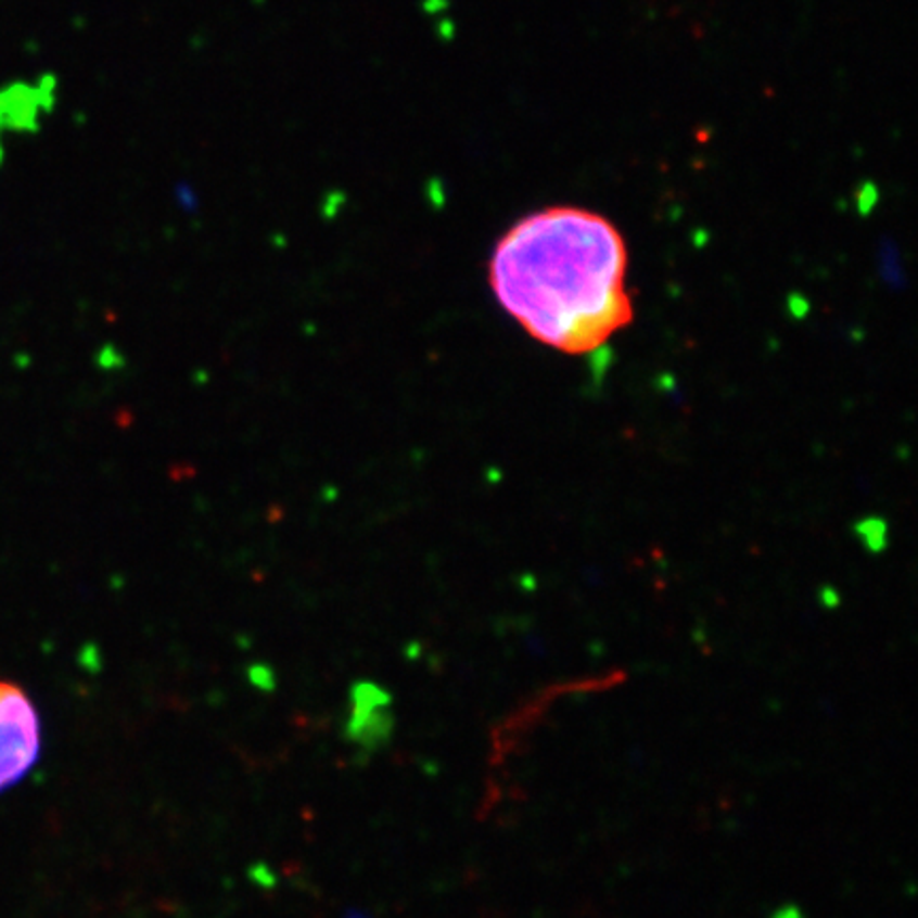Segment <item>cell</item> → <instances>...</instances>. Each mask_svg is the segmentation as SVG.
Returning a JSON list of instances; mask_svg holds the SVG:
<instances>
[{"label":"cell","instance_id":"obj_1","mask_svg":"<svg viewBox=\"0 0 918 918\" xmlns=\"http://www.w3.org/2000/svg\"><path fill=\"white\" fill-rule=\"evenodd\" d=\"M627 247L594 211L551 206L498 241L489 281L498 303L534 339L570 356L600 349L632 321Z\"/></svg>","mask_w":918,"mask_h":918},{"label":"cell","instance_id":"obj_2","mask_svg":"<svg viewBox=\"0 0 918 918\" xmlns=\"http://www.w3.org/2000/svg\"><path fill=\"white\" fill-rule=\"evenodd\" d=\"M41 723L28 696L0 680V791L20 782L39 760Z\"/></svg>","mask_w":918,"mask_h":918}]
</instances>
